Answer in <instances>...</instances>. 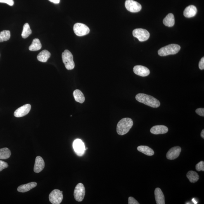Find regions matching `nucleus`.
<instances>
[{
  "instance_id": "2",
  "label": "nucleus",
  "mask_w": 204,
  "mask_h": 204,
  "mask_svg": "<svg viewBox=\"0 0 204 204\" xmlns=\"http://www.w3.org/2000/svg\"><path fill=\"white\" fill-rule=\"evenodd\" d=\"M133 126L132 119L129 118H125L119 121L117 127L118 134L120 135H123L127 134Z\"/></svg>"
},
{
  "instance_id": "27",
  "label": "nucleus",
  "mask_w": 204,
  "mask_h": 204,
  "mask_svg": "<svg viewBox=\"0 0 204 204\" xmlns=\"http://www.w3.org/2000/svg\"><path fill=\"white\" fill-rule=\"evenodd\" d=\"M10 36L11 34L9 30H3L0 32V42L8 41Z\"/></svg>"
},
{
  "instance_id": "7",
  "label": "nucleus",
  "mask_w": 204,
  "mask_h": 204,
  "mask_svg": "<svg viewBox=\"0 0 204 204\" xmlns=\"http://www.w3.org/2000/svg\"><path fill=\"white\" fill-rule=\"evenodd\" d=\"M133 35L134 37L137 38L140 42L148 40L150 37V34L148 31L145 29H137L133 31Z\"/></svg>"
},
{
  "instance_id": "8",
  "label": "nucleus",
  "mask_w": 204,
  "mask_h": 204,
  "mask_svg": "<svg viewBox=\"0 0 204 204\" xmlns=\"http://www.w3.org/2000/svg\"><path fill=\"white\" fill-rule=\"evenodd\" d=\"M73 30L78 36H82L87 35L90 32V29L87 25L80 23H77L74 25Z\"/></svg>"
},
{
  "instance_id": "31",
  "label": "nucleus",
  "mask_w": 204,
  "mask_h": 204,
  "mask_svg": "<svg viewBox=\"0 0 204 204\" xmlns=\"http://www.w3.org/2000/svg\"><path fill=\"white\" fill-rule=\"evenodd\" d=\"M196 113L198 114V115L201 116L202 117L204 116V108H198L195 110Z\"/></svg>"
},
{
  "instance_id": "24",
  "label": "nucleus",
  "mask_w": 204,
  "mask_h": 204,
  "mask_svg": "<svg viewBox=\"0 0 204 204\" xmlns=\"http://www.w3.org/2000/svg\"><path fill=\"white\" fill-rule=\"evenodd\" d=\"M186 176L190 182L193 183L196 182L199 179L198 175L195 171H189L187 174Z\"/></svg>"
},
{
  "instance_id": "34",
  "label": "nucleus",
  "mask_w": 204,
  "mask_h": 204,
  "mask_svg": "<svg viewBox=\"0 0 204 204\" xmlns=\"http://www.w3.org/2000/svg\"><path fill=\"white\" fill-rule=\"evenodd\" d=\"M48 1L55 4H58L60 2V0H48Z\"/></svg>"
},
{
  "instance_id": "4",
  "label": "nucleus",
  "mask_w": 204,
  "mask_h": 204,
  "mask_svg": "<svg viewBox=\"0 0 204 204\" xmlns=\"http://www.w3.org/2000/svg\"><path fill=\"white\" fill-rule=\"evenodd\" d=\"M62 60L65 68L68 70H71L75 67V63L73 61V56L72 53L68 50H65L62 55Z\"/></svg>"
},
{
  "instance_id": "30",
  "label": "nucleus",
  "mask_w": 204,
  "mask_h": 204,
  "mask_svg": "<svg viewBox=\"0 0 204 204\" xmlns=\"http://www.w3.org/2000/svg\"><path fill=\"white\" fill-rule=\"evenodd\" d=\"M0 2L7 3L10 6H13L14 3L13 0H0Z\"/></svg>"
},
{
  "instance_id": "12",
  "label": "nucleus",
  "mask_w": 204,
  "mask_h": 204,
  "mask_svg": "<svg viewBox=\"0 0 204 204\" xmlns=\"http://www.w3.org/2000/svg\"><path fill=\"white\" fill-rule=\"evenodd\" d=\"M181 148L179 146L174 147L169 150L166 154L167 159L174 160L179 157L181 152Z\"/></svg>"
},
{
  "instance_id": "21",
  "label": "nucleus",
  "mask_w": 204,
  "mask_h": 204,
  "mask_svg": "<svg viewBox=\"0 0 204 204\" xmlns=\"http://www.w3.org/2000/svg\"><path fill=\"white\" fill-rule=\"evenodd\" d=\"M138 151L148 156H152L154 154V152L151 148L146 146H140L137 148Z\"/></svg>"
},
{
  "instance_id": "17",
  "label": "nucleus",
  "mask_w": 204,
  "mask_h": 204,
  "mask_svg": "<svg viewBox=\"0 0 204 204\" xmlns=\"http://www.w3.org/2000/svg\"><path fill=\"white\" fill-rule=\"evenodd\" d=\"M37 185V183L36 182H31L26 184L21 185L18 187L17 190L19 192L25 193L35 188Z\"/></svg>"
},
{
  "instance_id": "9",
  "label": "nucleus",
  "mask_w": 204,
  "mask_h": 204,
  "mask_svg": "<svg viewBox=\"0 0 204 204\" xmlns=\"http://www.w3.org/2000/svg\"><path fill=\"white\" fill-rule=\"evenodd\" d=\"M125 6L126 9L132 13H137L141 10L140 4L133 0H126Z\"/></svg>"
},
{
  "instance_id": "13",
  "label": "nucleus",
  "mask_w": 204,
  "mask_h": 204,
  "mask_svg": "<svg viewBox=\"0 0 204 204\" xmlns=\"http://www.w3.org/2000/svg\"><path fill=\"white\" fill-rule=\"evenodd\" d=\"M133 71L136 75L142 77H146L149 75L150 73L149 69L142 65H136L133 69Z\"/></svg>"
},
{
  "instance_id": "26",
  "label": "nucleus",
  "mask_w": 204,
  "mask_h": 204,
  "mask_svg": "<svg viewBox=\"0 0 204 204\" xmlns=\"http://www.w3.org/2000/svg\"><path fill=\"white\" fill-rule=\"evenodd\" d=\"M32 33L30 25L29 24L25 23L23 27V30L22 31L21 36L24 39L27 38Z\"/></svg>"
},
{
  "instance_id": "32",
  "label": "nucleus",
  "mask_w": 204,
  "mask_h": 204,
  "mask_svg": "<svg viewBox=\"0 0 204 204\" xmlns=\"http://www.w3.org/2000/svg\"><path fill=\"white\" fill-rule=\"evenodd\" d=\"M129 204H139V203L136 201L134 198L132 197H129L128 199Z\"/></svg>"
},
{
  "instance_id": "29",
  "label": "nucleus",
  "mask_w": 204,
  "mask_h": 204,
  "mask_svg": "<svg viewBox=\"0 0 204 204\" xmlns=\"http://www.w3.org/2000/svg\"><path fill=\"white\" fill-rule=\"evenodd\" d=\"M8 165L6 162L0 160V172L2 171L3 169L7 168Z\"/></svg>"
},
{
  "instance_id": "16",
  "label": "nucleus",
  "mask_w": 204,
  "mask_h": 204,
  "mask_svg": "<svg viewBox=\"0 0 204 204\" xmlns=\"http://www.w3.org/2000/svg\"><path fill=\"white\" fill-rule=\"evenodd\" d=\"M197 10L196 7L191 5L187 7L184 10L183 15L185 17L187 18H191L194 17L197 14Z\"/></svg>"
},
{
  "instance_id": "3",
  "label": "nucleus",
  "mask_w": 204,
  "mask_h": 204,
  "mask_svg": "<svg viewBox=\"0 0 204 204\" xmlns=\"http://www.w3.org/2000/svg\"><path fill=\"white\" fill-rule=\"evenodd\" d=\"M180 49V46L179 45L171 44L160 48L158 51V54L161 56L175 55L179 52Z\"/></svg>"
},
{
  "instance_id": "35",
  "label": "nucleus",
  "mask_w": 204,
  "mask_h": 204,
  "mask_svg": "<svg viewBox=\"0 0 204 204\" xmlns=\"http://www.w3.org/2000/svg\"><path fill=\"white\" fill-rule=\"evenodd\" d=\"M201 137L204 139V130L203 129V130L202 131L201 133Z\"/></svg>"
},
{
  "instance_id": "23",
  "label": "nucleus",
  "mask_w": 204,
  "mask_h": 204,
  "mask_svg": "<svg viewBox=\"0 0 204 204\" xmlns=\"http://www.w3.org/2000/svg\"><path fill=\"white\" fill-rule=\"evenodd\" d=\"M42 48V45L38 39H33L32 44L29 47V49L30 51H39Z\"/></svg>"
},
{
  "instance_id": "33",
  "label": "nucleus",
  "mask_w": 204,
  "mask_h": 204,
  "mask_svg": "<svg viewBox=\"0 0 204 204\" xmlns=\"http://www.w3.org/2000/svg\"><path fill=\"white\" fill-rule=\"evenodd\" d=\"M199 68L200 70H204V57H203L200 60L199 63Z\"/></svg>"
},
{
  "instance_id": "19",
  "label": "nucleus",
  "mask_w": 204,
  "mask_h": 204,
  "mask_svg": "<svg viewBox=\"0 0 204 204\" xmlns=\"http://www.w3.org/2000/svg\"><path fill=\"white\" fill-rule=\"evenodd\" d=\"M51 54L47 50H44L41 51L37 56V59L39 61L46 63L48 59L51 57Z\"/></svg>"
},
{
  "instance_id": "1",
  "label": "nucleus",
  "mask_w": 204,
  "mask_h": 204,
  "mask_svg": "<svg viewBox=\"0 0 204 204\" xmlns=\"http://www.w3.org/2000/svg\"><path fill=\"white\" fill-rule=\"evenodd\" d=\"M136 99L140 103L153 108H158L160 105V102L153 97L149 95L139 93L136 95Z\"/></svg>"
},
{
  "instance_id": "15",
  "label": "nucleus",
  "mask_w": 204,
  "mask_h": 204,
  "mask_svg": "<svg viewBox=\"0 0 204 204\" xmlns=\"http://www.w3.org/2000/svg\"><path fill=\"white\" fill-rule=\"evenodd\" d=\"M150 131L152 134L155 135L165 134L168 132V129L165 126L157 125L152 127Z\"/></svg>"
},
{
  "instance_id": "5",
  "label": "nucleus",
  "mask_w": 204,
  "mask_h": 204,
  "mask_svg": "<svg viewBox=\"0 0 204 204\" xmlns=\"http://www.w3.org/2000/svg\"><path fill=\"white\" fill-rule=\"evenodd\" d=\"M86 190L84 185L82 183L77 184L74 191V196L76 201L81 202L83 200L85 195Z\"/></svg>"
},
{
  "instance_id": "28",
  "label": "nucleus",
  "mask_w": 204,
  "mask_h": 204,
  "mask_svg": "<svg viewBox=\"0 0 204 204\" xmlns=\"http://www.w3.org/2000/svg\"><path fill=\"white\" fill-rule=\"evenodd\" d=\"M196 170L198 171H204V162L201 161L197 164L195 166Z\"/></svg>"
},
{
  "instance_id": "6",
  "label": "nucleus",
  "mask_w": 204,
  "mask_h": 204,
  "mask_svg": "<svg viewBox=\"0 0 204 204\" xmlns=\"http://www.w3.org/2000/svg\"><path fill=\"white\" fill-rule=\"evenodd\" d=\"M63 191L58 189H54L49 195V201L53 204H60L63 200Z\"/></svg>"
},
{
  "instance_id": "18",
  "label": "nucleus",
  "mask_w": 204,
  "mask_h": 204,
  "mask_svg": "<svg viewBox=\"0 0 204 204\" xmlns=\"http://www.w3.org/2000/svg\"><path fill=\"white\" fill-rule=\"evenodd\" d=\"M155 196L157 204H165V197L163 193L159 188H157L155 191Z\"/></svg>"
},
{
  "instance_id": "20",
  "label": "nucleus",
  "mask_w": 204,
  "mask_h": 204,
  "mask_svg": "<svg viewBox=\"0 0 204 204\" xmlns=\"http://www.w3.org/2000/svg\"><path fill=\"white\" fill-rule=\"evenodd\" d=\"M163 23L166 26L169 27L173 26L175 24V18L173 14L169 13L164 18Z\"/></svg>"
},
{
  "instance_id": "22",
  "label": "nucleus",
  "mask_w": 204,
  "mask_h": 204,
  "mask_svg": "<svg viewBox=\"0 0 204 204\" xmlns=\"http://www.w3.org/2000/svg\"><path fill=\"white\" fill-rule=\"evenodd\" d=\"M73 96L76 101L83 103L85 101V97L82 91L78 89H76L73 91Z\"/></svg>"
},
{
  "instance_id": "14",
  "label": "nucleus",
  "mask_w": 204,
  "mask_h": 204,
  "mask_svg": "<svg viewBox=\"0 0 204 204\" xmlns=\"http://www.w3.org/2000/svg\"><path fill=\"white\" fill-rule=\"evenodd\" d=\"M44 167L45 162L42 157L40 156L36 157L34 167V172L38 173L43 170Z\"/></svg>"
},
{
  "instance_id": "10",
  "label": "nucleus",
  "mask_w": 204,
  "mask_h": 204,
  "mask_svg": "<svg viewBox=\"0 0 204 204\" xmlns=\"http://www.w3.org/2000/svg\"><path fill=\"white\" fill-rule=\"evenodd\" d=\"M73 146L75 153L79 156L83 155L85 151L86 150L84 143L80 139H77L75 140L73 142Z\"/></svg>"
},
{
  "instance_id": "11",
  "label": "nucleus",
  "mask_w": 204,
  "mask_h": 204,
  "mask_svg": "<svg viewBox=\"0 0 204 204\" xmlns=\"http://www.w3.org/2000/svg\"><path fill=\"white\" fill-rule=\"evenodd\" d=\"M31 109V105L30 104L24 105L16 110L14 115L17 118L25 116L29 113Z\"/></svg>"
},
{
  "instance_id": "25",
  "label": "nucleus",
  "mask_w": 204,
  "mask_h": 204,
  "mask_svg": "<svg viewBox=\"0 0 204 204\" xmlns=\"http://www.w3.org/2000/svg\"><path fill=\"white\" fill-rule=\"evenodd\" d=\"M11 155V151L8 148H3L0 149V159L5 160L9 158Z\"/></svg>"
}]
</instances>
